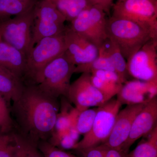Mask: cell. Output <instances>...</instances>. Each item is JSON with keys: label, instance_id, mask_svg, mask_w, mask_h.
Segmentation results:
<instances>
[{"label": "cell", "instance_id": "cell-15", "mask_svg": "<svg viewBox=\"0 0 157 157\" xmlns=\"http://www.w3.org/2000/svg\"><path fill=\"white\" fill-rule=\"evenodd\" d=\"M124 84L117 95L122 105L147 104L157 96V82L135 79Z\"/></svg>", "mask_w": 157, "mask_h": 157}, {"label": "cell", "instance_id": "cell-11", "mask_svg": "<svg viewBox=\"0 0 157 157\" xmlns=\"http://www.w3.org/2000/svg\"><path fill=\"white\" fill-rule=\"evenodd\" d=\"M67 99L79 112L90 107H100L110 100L93 84L89 73H82L71 83Z\"/></svg>", "mask_w": 157, "mask_h": 157}, {"label": "cell", "instance_id": "cell-28", "mask_svg": "<svg viewBox=\"0 0 157 157\" xmlns=\"http://www.w3.org/2000/svg\"><path fill=\"white\" fill-rule=\"evenodd\" d=\"M37 146L44 157H79L52 146L47 141L39 142Z\"/></svg>", "mask_w": 157, "mask_h": 157}, {"label": "cell", "instance_id": "cell-18", "mask_svg": "<svg viewBox=\"0 0 157 157\" xmlns=\"http://www.w3.org/2000/svg\"><path fill=\"white\" fill-rule=\"evenodd\" d=\"M39 0H0V23L33 9Z\"/></svg>", "mask_w": 157, "mask_h": 157}, {"label": "cell", "instance_id": "cell-12", "mask_svg": "<svg viewBox=\"0 0 157 157\" xmlns=\"http://www.w3.org/2000/svg\"><path fill=\"white\" fill-rule=\"evenodd\" d=\"M147 104L127 105L119 111L111 133L103 145L108 148L121 149L129 137L135 117Z\"/></svg>", "mask_w": 157, "mask_h": 157}, {"label": "cell", "instance_id": "cell-29", "mask_svg": "<svg viewBox=\"0 0 157 157\" xmlns=\"http://www.w3.org/2000/svg\"><path fill=\"white\" fill-rule=\"evenodd\" d=\"M90 73L93 76L104 80L124 84L123 82L121 79L118 74L115 71L107 70H98L93 71Z\"/></svg>", "mask_w": 157, "mask_h": 157}, {"label": "cell", "instance_id": "cell-35", "mask_svg": "<svg viewBox=\"0 0 157 157\" xmlns=\"http://www.w3.org/2000/svg\"><path fill=\"white\" fill-rule=\"evenodd\" d=\"M1 39V32H0V39Z\"/></svg>", "mask_w": 157, "mask_h": 157}, {"label": "cell", "instance_id": "cell-23", "mask_svg": "<svg viewBox=\"0 0 157 157\" xmlns=\"http://www.w3.org/2000/svg\"><path fill=\"white\" fill-rule=\"evenodd\" d=\"M16 151L14 157H44L38 146L14 132Z\"/></svg>", "mask_w": 157, "mask_h": 157}, {"label": "cell", "instance_id": "cell-21", "mask_svg": "<svg viewBox=\"0 0 157 157\" xmlns=\"http://www.w3.org/2000/svg\"><path fill=\"white\" fill-rule=\"evenodd\" d=\"M98 70L115 71L106 48L103 44L98 48V55L93 61L86 64L76 66L74 73H91Z\"/></svg>", "mask_w": 157, "mask_h": 157}, {"label": "cell", "instance_id": "cell-20", "mask_svg": "<svg viewBox=\"0 0 157 157\" xmlns=\"http://www.w3.org/2000/svg\"><path fill=\"white\" fill-rule=\"evenodd\" d=\"M52 2L66 21L70 22L82 11L93 6L88 0H53Z\"/></svg>", "mask_w": 157, "mask_h": 157}, {"label": "cell", "instance_id": "cell-37", "mask_svg": "<svg viewBox=\"0 0 157 157\" xmlns=\"http://www.w3.org/2000/svg\"><path fill=\"white\" fill-rule=\"evenodd\" d=\"M117 1H118V0H117Z\"/></svg>", "mask_w": 157, "mask_h": 157}, {"label": "cell", "instance_id": "cell-9", "mask_svg": "<svg viewBox=\"0 0 157 157\" xmlns=\"http://www.w3.org/2000/svg\"><path fill=\"white\" fill-rule=\"evenodd\" d=\"M106 14L101 8L90 6L70 22V28L99 48L108 37Z\"/></svg>", "mask_w": 157, "mask_h": 157}, {"label": "cell", "instance_id": "cell-32", "mask_svg": "<svg viewBox=\"0 0 157 157\" xmlns=\"http://www.w3.org/2000/svg\"><path fill=\"white\" fill-rule=\"evenodd\" d=\"M104 157H129V153L122 149L117 150L107 147Z\"/></svg>", "mask_w": 157, "mask_h": 157}, {"label": "cell", "instance_id": "cell-34", "mask_svg": "<svg viewBox=\"0 0 157 157\" xmlns=\"http://www.w3.org/2000/svg\"><path fill=\"white\" fill-rule=\"evenodd\" d=\"M47 1H50V2H52L53 0H47Z\"/></svg>", "mask_w": 157, "mask_h": 157}, {"label": "cell", "instance_id": "cell-36", "mask_svg": "<svg viewBox=\"0 0 157 157\" xmlns=\"http://www.w3.org/2000/svg\"><path fill=\"white\" fill-rule=\"evenodd\" d=\"M152 1H157V0H152Z\"/></svg>", "mask_w": 157, "mask_h": 157}, {"label": "cell", "instance_id": "cell-5", "mask_svg": "<svg viewBox=\"0 0 157 157\" xmlns=\"http://www.w3.org/2000/svg\"><path fill=\"white\" fill-rule=\"evenodd\" d=\"M113 17L128 20L137 24L157 40V1L124 0L112 7Z\"/></svg>", "mask_w": 157, "mask_h": 157}, {"label": "cell", "instance_id": "cell-25", "mask_svg": "<svg viewBox=\"0 0 157 157\" xmlns=\"http://www.w3.org/2000/svg\"><path fill=\"white\" fill-rule=\"evenodd\" d=\"M91 81L94 86L109 99L113 98L118 94L123 84L104 80L93 76L91 74Z\"/></svg>", "mask_w": 157, "mask_h": 157}, {"label": "cell", "instance_id": "cell-2", "mask_svg": "<svg viewBox=\"0 0 157 157\" xmlns=\"http://www.w3.org/2000/svg\"><path fill=\"white\" fill-rule=\"evenodd\" d=\"M66 50L64 32L46 37L34 45L26 57L23 81L25 85H36L44 68Z\"/></svg>", "mask_w": 157, "mask_h": 157}, {"label": "cell", "instance_id": "cell-19", "mask_svg": "<svg viewBox=\"0 0 157 157\" xmlns=\"http://www.w3.org/2000/svg\"><path fill=\"white\" fill-rule=\"evenodd\" d=\"M115 72L118 74L124 83L127 80L128 73L127 63L117 43L108 37L103 43Z\"/></svg>", "mask_w": 157, "mask_h": 157}, {"label": "cell", "instance_id": "cell-30", "mask_svg": "<svg viewBox=\"0 0 157 157\" xmlns=\"http://www.w3.org/2000/svg\"><path fill=\"white\" fill-rule=\"evenodd\" d=\"M107 147L103 144L78 150L83 157H104Z\"/></svg>", "mask_w": 157, "mask_h": 157}, {"label": "cell", "instance_id": "cell-10", "mask_svg": "<svg viewBox=\"0 0 157 157\" xmlns=\"http://www.w3.org/2000/svg\"><path fill=\"white\" fill-rule=\"evenodd\" d=\"M129 75L135 79L157 82V40L151 39L128 60Z\"/></svg>", "mask_w": 157, "mask_h": 157}, {"label": "cell", "instance_id": "cell-14", "mask_svg": "<svg viewBox=\"0 0 157 157\" xmlns=\"http://www.w3.org/2000/svg\"><path fill=\"white\" fill-rule=\"evenodd\" d=\"M157 126V96L145 105L136 116L131 132L121 149L128 152L136 140L145 136Z\"/></svg>", "mask_w": 157, "mask_h": 157}, {"label": "cell", "instance_id": "cell-24", "mask_svg": "<svg viewBox=\"0 0 157 157\" xmlns=\"http://www.w3.org/2000/svg\"><path fill=\"white\" fill-rule=\"evenodd\" d=\"M98 107L93 109H85L79 112L77 120L76 127L79 135H84L90 131L98 112Z\"/></svg>", "mask_w": 157, "mask_h": 157}, {"label": "cell", "instance_id": "cell-4", "mask_svg": "<svg viewBox=\"0 0 157 157\" xmlns=\"http://www.w3.org/2000/svg\"><path fill=\"white\" fill-rule=\"evenodd\" d=\"M107 30L108 37L117 43L127 60L152 39L149 33L137 24L113 16L107 19Z\"/></svg>", "mask_w": 157, "mask_h": 157}, {"label": "cell", "instance_id": "cell-22", "mask_svg": "<svg viewBox=\"0 0 157 157\" xmlns=\"http://www.w3.org/2000/svg\"><path fill=\"white\" fill-rule=\"evenodd\" d=\"M147 135L146 140L129 153V157H157V126Z\"/></svg>", "mask_w": 157, "mask_h": 157}, {"label": "cell", "instance_id": "cell-16", "mask_svg": "<svg viewBox=\"0 0 157 157\" xmlns=\"http://www.w3.org/2000/svg\"><path fill=\"white\" fill-rule=\"evenodd\" d=\"M26 57L20 51L0 39V66L9 70L23 82Z\"/></svg>", "mask_w": 157, "mask_h": 157}, {"label": "cell", "instance_id": "cell-3", "mask_svg": "<svg viewBox=\"0 0 157 157\" xmlns=\"http://www.w3.org/2000/svg\"><path fill=\"white\" fill-rule=\"evenodd\" d=\"M76 66L63 53L50 62L42 70L36 85L52 98H67L70 79Z\"/></svg>", "mask_w": 157, "mask_h": 157}, {"label": "cell", "instance_id": "cell-1", "mask_svg": "<svg viewBox=\"0 0 157 157\" xmlns=\"http://www.w3.org/2000/svg\"><path fill=\"white\" fill-rule=\"evenodd\" d=\"M59 109L58 99L43 93L36 85H25L21 95L10 107L14 131L37 145L48 141Z\"/></svg>", "mask_w": 157, "mask_h": 157}, {"label": "cell", "instance_id": "cell-31", "mask_svg": "<svg viewBox=\"0 0 157 157\" xmlns=\"http://www.w3.org/2000/svg\"><path fill=\"white\" fill-rule=\"evenodd\" d=\"M93 6L101 8L106 13L109 14L113 5V0H88Z\"/></svg>", "mask_w": 157, "mask_h": 157}, {"label": "cell", "instance_id": "cell-17", "mask_svg": "<svg viewBox=\"0 0 157 157\" xmlns=\"http://www.w3.org/2000/svg\"><path fill=\"white\" fill-rule=\"evenodd\" d=\"M25 86L21 79L0 66V94L9 105L19 98Z\"/></svg>", "mask_w": 157, "mask_h": 157}, {"label": "cell", "instance_id": "cell-27", "mask_svg": "<svg viewBox=\"0 0 157 157\" xmlns=\"http://www.w3.org/2000/svg\"><path fill=\"white\" fill-rule=\"evenodd\" d=\"M14 132L0 133V157H14L16 151Z\"/></svg>", "mask_w": 157, "mask_h": 157}, {"label": "cell", "instance_id": "cell-13", "mask_svg": "<svg viewBox=\"0 0 157 157\" xmlns=\"http://www.w3.org/2000/svg\"><path fill=\"white\" fill-rule=\"evenodd\" d=\"M64 38L66 45L65 53L75 66L89 63L97 58L98 47L70 28H66Z\"/></svg>", "mask_w": 157, "mask_h": 157}, {"label": "cell", "instance_id": "cell-7", "mask_svg": "<svg viewBox=\"0 0 157 157\" xmlns=\"http://www.w3.org/2000/svg\"><path fill=\"white\" fill-rule=\"evenodd\" d=\"M33 10L34 8L0 23L2 40L20 51L26 56L33 47Z\"/></svg>", "mask_w": 157, "mask_h": 157}, {"label": "cell", "instance_id": "cell-8", "mask_svg": "<svg viewBox=\"0 0 157 157\" xmlns=\"http://www.w3.org/2000/svg\"><path fill=\"white\" fill-rule=\"evenodd\" d=\"M33 15V46L41 39L61 34L66 29V19L50 1L39 0L34 7Z\"/></svg>", "mask_w": 157, "mask_h": 157}, {"label": "cell", "instance_id": "cell-26", "mask_svg": "<svg viewBox=\"0 0 157 157\" xmlns=\"http://www.w3.org/2000/svg\"><path fill=\"white\" fill-rule=\"evenodd\" d=\"M14 131V122L7 101L0 94V133L6 134Z\"/></svg>", "mask_w": 157, "mask_h": 157}, {"label": "cell", "instance_id": "cell-6", "mask_svg": "<svg viewBox=\"0 0 157 157\" xmlns=\"http://www.w3.org/2000/svg\"><path fill=\"white\" fill-rule=\"evenodd\" d=\"M122 104L117 99L111 98L98 107L91 129L76 144L74 150H79L103 144L108 139Z\"/></svg>", "mask_w": 157, "mask_h": 157}, {"label": "cell", "instance_id": "cell-33", "mask_svg": "<svg viewBox=\"0 0 157 157\" xmlns=\"http://www.w3.org/2000/svg\"><path fill=\"white\" fill-rule=\"evenodd\" d=\"M124 1V0H118V1H117V2H121V1Z\"/></svg>", "mask_w": 157, "mask_h": 157}]
</instances>
